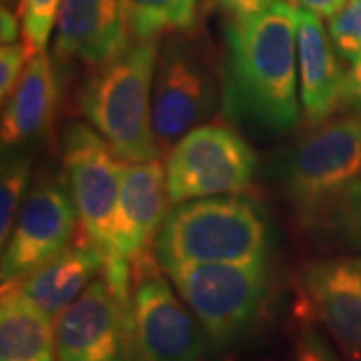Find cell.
<instances>
[{"label": "cell", "instance_id": "6da1fadb", "mask_svg": "<svg viewBox=\"0 0 361 361\" xmlns=\"http://www.w3.org/2000/svg\"><path fill=\"white\" fill-rule=\"evenodd\" d=\"M225 111L269 130L299 123L297 6L277 0L263 13L225 25Z\"/></svg>", "mask_w": 361, "mask_h": 361}, {"label": "cell", "instance_id": "7a4b0ae2", "mask_svg": "<svg viewBox=\"0 0 361 361\" xmlns=\"http://www.w3.org/2000/svg\"><path fill=\"white\" fill-rule=\"evenodd\" d=\"M269 227L251 199L217 195L177 203L153 243L161 269L201 263H249L267 259Z\"/></svg>", "mask_w": 361, "mask_h": 361}, {"label": "cell", "instance_id": "3957f363", "mask_svg": "<svg viewBox=\"0 0 361 361\" xmlns=\"http://www.w3.org/2000/svg\"><path fill=\"white\" fill-rule=\"evenodd\" d=\"M159 40H135L85 82L78 106L89 125L127 163L159 157L153 127V80Z\"/></svg>", "mask_w": 361, "mask_h": 361}, {"label": "cell", "instance_id": "277c9868", "mask_svg": "<svg viewBox=\"0 0 361 361\" xmlns=\"http://www.w3.org/2000/svg\"><path fill=\"white\" fill-rule=\"evenodd\" d=\"M281 189L299 223L361 183V115L315 125L279 165Z\"/></svg>", "mask_w": 361, "mask_h": 361}, {"label": "cell", "instance_id": "5b68a950", "mask_svg": "<svg viewBox=\"0 0 361 361\" xmlns=\"http://www.w3.org/2000/svg\"><path fill=\"white\" fill-rule=\"evenodd\" d=\"M163 271L215 348H225L245 334L267 289V259L173 265Z\"/></svg>", "mask_w": 361, "mask_h": 361}, {"label": "cell", "instance_id": "8992f818", "mask_svg": "<svg viewBox=\"0 0 361 361\" xmlns=\"http://www.w3.org/2000/svg\"><path fill=\"white\" fill-rule=\"evenodd\" d=\"M163 273L151 253L133 265L130 317L137 361H201L207 349L201 323Z\"/></svg>", "mask_w": 361, "mask_h": 361}, {"label": "cell", "instance_id": "52a82bcc", "mask_svg": "<svg viewBox=\"0 0 361 361\" xmlns=\"http://www.w3.org/2000/svg\"><path fill=\"white\" fill-rule=\"evenodd\" d=\"M165 169L169 201L177 205L245 191L257 171V157L229 127L199 125L171 149Z\"/></svg>", "mask_w": 361, "mask_h": 361}, {"label": "cell", "instance_id": "ba28073f", "mask_svg": "<svg viewBox=\"0 0 361 361\" xmlns=\"http://www.w3.org/2000/svg\"><path fill=\"white\" fill-rule=\"evenodd\" d=\"M109 142L85 123H71L63 135V171L85 241L111 251V227L125 167Z\"/></svg>", "mask_w": 361, "mask_h": 361}, {"label": "cell", "instance_id": "9c48e42d", "mask_svg": "<svg viewBox=\"0 0 361 361\" xmlns=\"http://www.w3.org/2000/svg\"><path fill=\"white\" fill-rule=\"evenodd\" d=\"M167 169L159 159L125 167L111 227V251L103 271L116 293L130 291L133 265L149 255L167 217Z\"/></svg>", "mask_w": 361, "mask_h": 361}, {"label": "cell", "instance_id": "30bf717a", "mask_svg": "<svg viewBox=\"0 0 361 361\" xmlns=\"http://www.w3.org/2000/svg\"><path fill=\"white\" fill-rule=\"evenodd\" d=\"M217 104V82L205 59L185 40H171L157 59L153 127L161 151L173 149Z\"/></svg>", "mask_w": 361, "mask_h": 361}, {"label": "cell", "instance_id": "8fae6325", "mask_svg": "<svg viewBox=\"0 0 361 361\" xmlns=\"http://www.w3.org/2000/svg\"><path fill=\"white\" fill-rule=\"evenodd\" d=\"M56 361H137L130 305L99 275L54 323Z\"/></svg>", "mask_w": 361, "mask_h": 361}, {"label": "cell", "instance_id": "7c38bea8", "mask_svg": "<svg viewBox=\"0 0 361 361\" xmlns=\"http://www.w3.org/2000/svg\"><path fill=\"white\" fill-rule=\"evenodd\" d=\"M71 193L59 180H44L28 195L2 253V287L20 283L30 273L71 247L77 229Z\"/></svg>", "mask_w": 361, "mask_h": 361}, {"label": "cell", "instance_id": "4fadbf2b", "mask_svg": "<svg viewBox=\"0 0 361 361\" xmlns=\"http://www.w3.org/2000/svg\"><path fill=\"white\" fill-rule=\"evenodd\" d=\"M301 291L311 315L351 360L361 361V257H329L307 263Z\"/></svg>", "mask_w": 361, "mask_h": 361}, {"label": "cell", "instance_id": "5bb4252c", "mask_svg": "<svg viewBox=\"0 0 361 361\" xmlns=\"http://www.w3.org/2000/svg\"><path fill=\"white\" fill-rule=\"evenodd\" d=\"M129 37L123 0H63L54 54L101 68L129 49Z\"/></svg>", "mask_w": 361, "mask_h": 361}, {"label": "cell", "instance_id": "9a60e30c", "mask_svg": "<svg viewBox=\"0 0 361 361\" xmlns=\"http://www.w3.org/2000/svg\"><path fill=\"white\" fill-rule=\"evenodd\" d=\"M297 71L299 97L305 121L322 125L339 111L341 89L345 82L339 54L325 30L322 16L297 6Z\"/></svg>", "mask_w": 361, "mask_h": 361}, {"label": "cell", "instance_id": "2e32d148", "mask_svg": "<svg viewBox=\"0 0 361 361\" xmlns=\"http://www.w3.org/2000/svg\"><path fill=\"white\" fill-rule=\"evenodd\" d=\"M56 97L59 87L51 59L44 51L37 52L4 103L2 149L8 151L40 139L54 118Z\"/></svg>", "mask_w": 361, "mask_h": 361}, {"label": "cell", "instance_id": "e0dca14e", "mask_svg": "<svg viewBox=\"0 0 361 361\" xmlns=\"http://www.w3.org/2000/svg\"><path fill=\"white\" fill-rule=\"evenodd\" d=\"M104 267L106 257L103 251L85 241L68 247L65 253L30 273L16 287L44 313L59 317L99 275H103Z\"/></svg>", "mask_w": 361, "mask_h": 361}, {"label": "cell", "instance_id": "ac0fdd59", "mask_svg": "<svg viewBox=\"0 0 361 361\" xmlns=\"http://www.w3.org/2000/svg\"><path fill=\"white\" fill-rule=\"evenodd\" d=\"M0 361H56L52 317L16 285L2 287Z\"/></svg>", "mask_w": 361, "mask_h": 361}, {"label": "cell", "instance_id": "d6986e66", "mask_svg": "<svg viewBox=\"0 0 361 361\" xmlns=\"http://www.w3.org/2000/svg\"><path fill=\"white\" fill-rule=\"evenodd\" d=\"M30 177V161L25 155L6 153L2 161V179H0V241L6 245L16 217L20 213V203L25 197Z\"/></svg>", "mask_w": 361, "mask_h": 361}, {"label": "cell", "instance_id": "ffe728a7", "mask_svg": "<svg viewBox=\"0 0 361 361\" xmlns=\"http://www.w3.org/2000/svg\"><path fill=\"white\" fill-rule=\"evenodd\" d=\"M123 8L135 40H157L175 30L173 0H123Z\"/></svg>", "mask_w": 361, "mask_h": 361}, {"label": "cell", "instance_id": "44dd1931", "mask_svg": "<svg viewBox=\"0 0 361 361\" xmlns=\"http://www.w3.org/2000/svg\"><path fill=\"white\" fill-rule=\"evenodd\" d=\"M329 20V37L337 54L351 68L361 65V0L345 4Z\"/></svg>", "mask_w": 361, "mask_h": 361}, {"label": "cell", "instance_id": "7402d4cb", "mask_svg": "<svg viewBox=\"0 0 361 361\" xmlns=\"http://www.w3.org/2000/svg\"><path fill=\"white\" fill-rule=\"evenodd\" d=\"M61 2L63 0H18V16L25 39L39 52L47 49L52 26L56 25Z\"/></svg>", "mask_w": 361, "mask_h": 361}, {"label": "cell", "instance_id": "603a6c76", "mask_svg": "<svg viewBox=\"0 0 361 361\" xmlns=\"http://www.w3.org/2000/svg\"><path fill=\"white\" fill-rule=\"evenodd\" d=\"M37 52L39 51L26 39L25 42L2 44V51H0V97H2V103L8 101V97L16 89L20 77L25 75V66H28Z\"/></svg>", "mask_w": 361, "mask_h": 361}, {"label": "cell", "instance_id": "cb8c5ba5", "mask_svg": "<svg viewBox=\"0 0 361 361\" xmlns=\"http://www.w3.org/2000/svg\"><path fill=\"white\" fill-rule=\"evenodd\" d=\"M291 361H341V357L317 327L305 325L297 331Z\"/></svg>", "mask_w": 361, "mask_h": 361}, {"label": "cell", "instance_id": "d4e9b609", "mask_svg": "<svg viewBox=\"0 0 361 361\" xmlns=\"http://www.w3.org/2000/svg\"><path fill=\"white\" fill-rule=\"evenodd\" d=\"M339 111L349 115H361V65L349 68L341 89Z\"/></svg>", "mask_w": 361, "mask_h": 361}, {"label": "cell", "instance_id": "484cf974", "mask_svg": "<svg viewBox=\"0 0 361 361\" xmlns=\"http://www.w3.org/2000/svg\"><path fill=\"white\" fill-rule=\"evenodd\" d=\"M273 2L277 0H215V4L231 18H247V16L263 13Z\"/></svg>", "mask_w": 361, "mask_h": 361}, {"label": "cell", "instance_id": "4316f807", "mask_svg": "<svg viewBox=\"0 0 361 361\" xmlns=\"http://www.w3.org/2000/svg\"><path fill=\"white\" fill-rule=\"evenodd\" d=\"M199 0H173L175 11V30H191L197 20Z\"/></svg>", "mask_w": 361, "mask_h": 361}, {"label": "cell", "instance_id": "83f0119b", "mask_svg": "<svg viewBox=\"0 0 361 361\" xmlns=\"http://www.w3.org/2000/svg\"><path fill=\"white\" fill-rule=\"evenodd\" d=\"M289 2L299 8L319 14L322 18H331L345 4V0H289Z\"/></svg>", "mask_w": 361, "mask_h": 361}, {"label": "cell", "instance_id": "f1b7e54d", "mask_svg": "<svg viewBox=\"0 0 361 361\" xmlns=\"http://www.w3.org/2000/svg\"><path fill=\"white\" fill-rule=\"evenodd\" d=\"M0 37H2V44H13L18 39V23H16V16L6 6H2V11H0Z\"/></svg>", "mask_w": 361, "mask_h": 361}]
</instances>
